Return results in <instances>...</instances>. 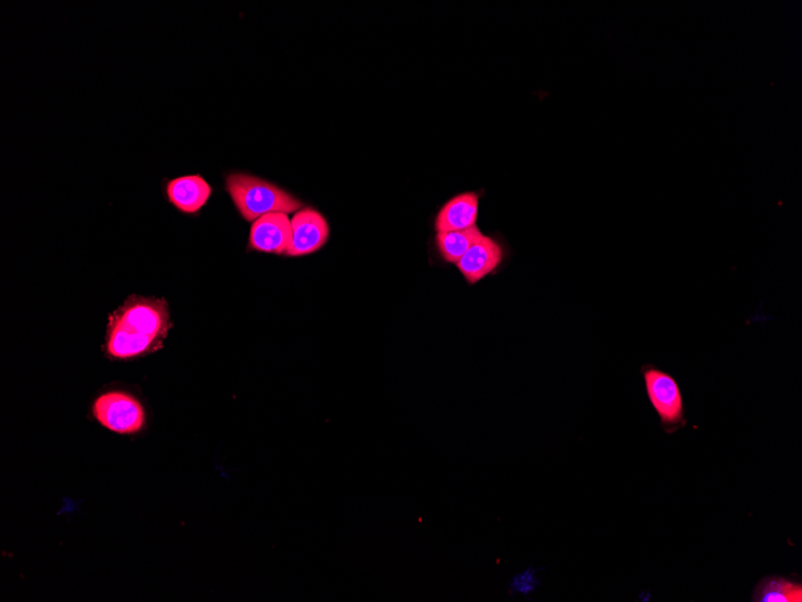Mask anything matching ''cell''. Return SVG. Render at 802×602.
Listing matches in <instances>:
<instances>
[{
    "mask_svg": "<svg viewBox=\"0 0 802 602\" xmlns=\"http://www.w3.org/2000/svg\"><path fill=\"white\" fill-rule=\"evenodd\" d=\"M481 198L478 191H464L450 198L435 216L436 233L461 232L477 226Z\"/></svg>",
    "mask_w": 802,
    "mask_h": 602,
    "instance_id": "obj_8",
    "label": "cell"
},
{
    "mask_svg": "<svg viewBox=\"0 0 802 602\" xmlns=\"http://www.w3.org/2000/svg\"><path fill=\"white\" fill-rule=\"evenodd\" d=\"M541 583L539 570L534 567H528L512 576L508 584V592L512 598L528 599L537 592Z\"/></svg>",
    "mask_w": 802,
    "mask_h": 602,
    "instance_id": "obj_12",
    "label": "cell"
},
{
    "mask_svg": "<svg viewBox=\"0 0 802 602\" xmlns=\"http://www.w3.org/2000/svg\"><path fill=\"white\" fill-rule=\"evenodd\" d=\"M93 414L103 427L120 434L137 433L146 422L144 406L122 391L101 394L93 405Z\"/></svg>",
    "mask_w": 802,
    "mask_h": 602,
    "instance_id": "obj_4",
    "label": "cell"
},
{
    "mask_svg": "<svg viewBox=\"0 0 802 602\" xmlns=\"http://www.w3.org/2000/svg\"><path fill=\"white\" fill-rule=\"evenodd\" d=\"M482 235V230L478 226L461 232L436 233L435 246L439 258L446 264L457 265L475 241Z\"/></svg>",
    "mask_w": 802,
    "mask_h": 602,
    "instance_id": "obj_10",
    "label": "cell"
},
{
    "mask_svg": "<svg viewBox=\"0 0 802 602\" xmlns=\"http://www.w3.org/2000/svg\"><path fill=\"white\" fill-rule=\"evenodd\" d=\"M642 375L646 394L662 427L675 432L684 426V404L677 379L653 365L644 366Z\"/></svg>",
    "mask_w": 802,
    "mask_h": 602,
    "instance_id": "obj_3",
    "label": "cell"
},
{
    "mask_svg": "<svg viewBox=\"0 0 802 602\" xmlns=\"http://www.w3.org/2000/svg\"><path fill=\"white\" fill-rule=\"evenodd\" d=\"M170 330L165 301L132 298L111 315L107 353L127 360L158 350Z\"/></svg>",
    "mask_w": 802,
    "mask_h": 602,
    "instance_id": "obj_1",
    "label": "cell"
},
{
    "mask_svg": "<svg viewBox=\"0 0 802 602\" xmlns=\"http://www.w3.org/2000/svg\"><path fill=\"white\" fill-rule=\"evenodd\" d=\"M754 599L759 602H801L802 587L781 578H769L758 584Z\"/></svg>",
    "mask_w": 802,
    "mask_h": 602,
    "instance_id": "obj_11",
    "label": "cell"
},
{
    "mask_svg": "<svg viewBox=\"0 0 802 602\" xmlns=\"http://www.w3.org/2000/svg\"><path fill=\"white\" fill-rule=\"evenodd\" d=\"M226 190L237 211L247 222H255L269 213H296L303 203L288 191L248 174L226 177Z\"/></svg>",
    "mask_w": 802,
    "mask_h": 602,
    "instance_id": "obj_2",
    "label": "cell"
},
{
    "mask_svg": "<svg viewBox=\"0 0 802 602\" xmlns=\"http://www.w3.org/2000/svg\"><path fill=\"white\" fill-rule=\"evenodd\" d=\"M508 256L506 243L499 236L483 234L475 241L456 266L465 281L472 287L497 275L506 263Z\"/></svg>",
    "mask_w": 802,
    "mask_h": 602,
    "instance_id": "obj_5",
    "label": "cell"
},
{
    "mask_svg": "<svg viewBox=\"0 0 802 602\" xmlns=\"http://www.w3.org/2000/svg\"><path fill=\"white\" fill-rule=\"evenodd\" d=\"M292 225L287 213H269L258 218L250 228L249 249L267 254H287Z\"/></svg>",
    "mask_w": 802,
    "mask_h": 602,
    "instance_id": "obj_7",
    "label": "cell"
},
{
    "mask_svg": "<svg viewBox=\"0 0 802 602\" xmlns=\"http://www.w3.org/2000/svg\"><path fill=\"white\" fill-rule=\"evenodd\" d=\"M212 187L201 175L177 177L168 181L166 197L178 211L197 214L210 201Z\"/></svg>",
    "mask_w": 802,
    "mask_h": 602,
    "instance_id": "obj_9",
    "label": "cell"
},
{
    "mask_svg": "<svg viewBox=\"0 0 802 602\" xmlns=\"http://www.w3.org/2000/svg\"><path fill=\"white\" fill-rule=\"evenodd\" d=\"M292 237L288 256L313 254L326 245L330 226L326 218L313 209L297 212L291 221Z\"/></svg>",
    "mask_w": 802,
    "mask_h": 602,
    "instance_id": "obj_6",
    "label": "cell"
}]
</instances>
